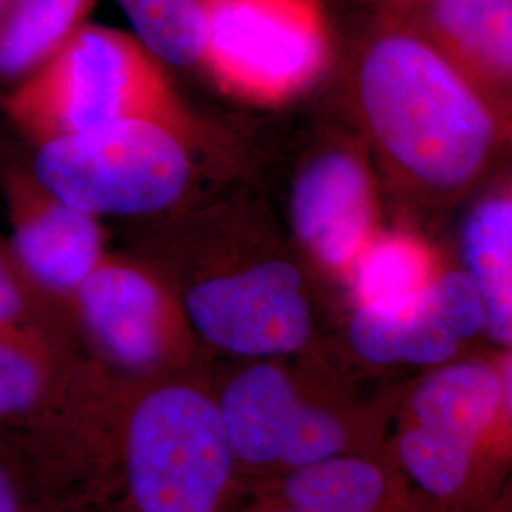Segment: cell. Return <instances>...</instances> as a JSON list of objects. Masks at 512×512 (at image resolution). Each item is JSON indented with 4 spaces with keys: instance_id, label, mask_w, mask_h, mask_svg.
<instances>
[{
    "instance_id": "cell-1",
    "label": "cell",
    "mask_w": 512,
    "mask_h": 512,
    "mask_svg": "<svg viewBox=\"0 0 512 512\" xmlns=\"http://www.w3.org/2000/svg\"><path fill=\"white\" fill-rule=\"evenodd\" d=\"M361 103L385 152L416 179L456 188L482 169L494 122L458 71L420 38L376 42L361 67Z\"/></svg>"
},
{
    "instance_id": "cell-2",
    "label": "cell",
    "mask_w": 512,
    "mask_h": 512,
    "mask_svg": "<svg viewBox=\"0 0 512 512\" xmlns=\"http://www.w3.org/2000/svg\"><path fill=\"white\" fill-rule=\"evenodd\" d=\"M156 57L126 33L82 25L12 97V114L42 141L126 118L165 124Z\"/></svg>"
},
{
    "instance_id": "cell-3",
    "label": "cell",
    "mask_w": 512,
    "mask_h": 512,
    "mask_svg": "<svg viewBox=\"0 0 512 512\" xmlns=\"http://www.w3.org/2000/svg\"><path fill=\"white\" fill-rule=\"evenodd\" d=\"M183 145L165 124L126 118L44 141L40 184L88 215H141L179 200L188 183Z\"/></svg>"
},
{
    "instance_id": "cell-4",
    "label": "cell",
    "mask_w": 512,
    "mask_h": 512,
    "mask_svg": "<svg viewBox=\"0 0 512 512\" xmlns=\"http://www.w3.org/2000/svg\"><path fill=\"white\" fill-rule=\"evenodd\" d=\"M234 450L219 408L188 387L148 395L129 425L131 494L143 512H213Z\"/></svg>"
},
{
    "instance_id": "cell-5",
    "label": "cell",
    "mask_w": 512,
    "mask_h": 512,
    "mask_svg": "<svg viewBox=\"0 0 512 512\" xmlns=\"http://www.w3.org/2000/svg\"><path fill=\"white\" fill-rule=\"evenodd\" d=\"M327 35L317 0H205L203 55L251 92H289L323 65Z\"/></svg>"
},
{
    "instance_id": "cell-6",
    "label": "cell",
    "mask_w": 512,
    "mask_h": 512,
    "mask_svg": "<svg viewBox=\"0 0 512 512\" xmlns=\"http://www.w3.org/2000/svg\"><path fill=\"white\" fill-rule=\"evenodd\" d=\"M186 311L205 340L249 357L291 353L310 338L302 279L287 262H262L194 287Z\"/></svg>"
},
{
    "instance_id": "cell-7",
    "label": "cell",
    "mask_w": 512,
    "mask_h": 512,
    "mask_svg": "<svg viewBox=\"0 0 512 512\" xmlns=\"http://www.w3.org/2000/svg\"><path fill=\"white\" fill-rule=\"evenodd\" d=\"M219 412L234 454L249 463L300 469L336 456L346 442L340 421L300 403L289 378L272 365L243 370Z\"/></svg>"
},
{
    "instance_id": "cell-8",
    "label": "cell",
    "mask_w": 512,
    "mask_h": 512,
    "mask_svg": "<svg viewBox=\"0 0 512 512\" xmlns=\"http://www.w3.org/2000/svg\"><path fill=\"white\" fill-rule=\"evenodd\" d=\"M484 329V306L463 272L429 281L414 300L395 310L361 306L349 338L355 351L372 363L435 365L448 361L459 344Z\"/></svg>"
},
{
    "instance_id": "cell-9",
    "label": "cell",
    "mask_w": 512,
    "mask_h": 512,
    "mask_svg": "<svg viewBox=\"0 0 512 512\" xmlns=\"http://www.w3.org/2000/svg\"><path fill=\"white\" fill-rule=\"evenodd\" d=\"M370 211L365 167L346 152L319 156L294 184V230L329 266H344L365 249Z\"/></svg>"
},
{
    "instance_id": "cell-10",
    "label": "cell",
    "mask_w": 512,
    "mask_h": 512,
    "mask_svg": "<svg viewBox=\"0 0 512 512\" xmlns=\"http://www.w3.org/2000/svg\"><path fill=\"white\" fill-rule=\"evenodd\" d=\"M82 313L110 355L128 366L154 363L164 348L158 289L128 268H95L78 287Z\"/></svg>"
},
{
    "instance_id": "cell-11",
    "label": "cell",
    "mask_w": 512,
    "mask_h": 512,
    "mask_svg": "<svg viewBox=\"0 0 512 512\" xmlns=\"http://www.w3.org/2000/svg\"><path fill=\"white\" fill-rule=\"evenodd\" d=\"M16 247L38 281L76 289L97 268L101 234L92 215L54 200L19 226Z\"/></svg>"
},
{
    "instance_id": "cell-12",
    "label": "cell",
    "mask_w": 512,
    "mask_h": 512,
    "mask_svg": "<svg viewBox=\"0 0 512 512\" xmlns=\"http://www.w3.org/2000/svg\"><path fill=\"white\" fill-rule=\"evenodd\" d=\"M467 277L484 306V329L499 344L512 340V203L490 198L463 228Z\"/></svg>"
},
{
    "instance_id": "cell-13",
    "label": "cell",
    "mask_w": 512,
    "mask_h": 512,
    "mask_svg": "<svg viewBox=\"0 0 512 512\" xmlns=\"http://www.w3.org/2000/svg\"><path fill=\"white\" fill-rule=\"evenodd\" d=\"M503 403L505 376L484 363H461L442 368L421 385L412 408L423 427L473 446Z\"/></svg>"
},
{
    "instance_id": "cell-14",
    "label": "cell",
    "mask_w": 512,
    "mask_h": 512,
    "mask_svg": "<svg viewBox=\"0 0 512 512\" xmlns=\"http://www.w3.org/2000/svg\"><path fill=\"white\" fill-rule=\"evenodd\" d=\"M93 0H8L0 10V73L42 65L71 38Z\"/></svg>"
},
{
    "instance_id": "cell-15",
    "label": "cell",
    "mask_w": 512,
    "mask_h": 512,
    "mask_svg": "<svg viewBox=\"0 0 512 512\" xmlns=\"http://www.w3.org/2000/svg\"><path fill=\"white\" fill-rule=\"evenodd\" d=\"M433 27L452 50L490 73L512 65V0H435Z\"/></svg>"
},
{
    "instance_id": "cell-16",
    "label": "cell",
    "mask_w": 512,
    "mask_h": 512,
    "mask_svg": "<svg viewBox=\"0 0 512 512\" xmlns=\"http://www.w3.org/2000/svg\"><path fill=\"white\" fill-rule=\"evenodd\" d=\"M427 283L429 255L414 239H380L357 255L355 289L365 308H401L414 300Z\"/></svg>"
},
{
    "instance_id": "cell-17",
    "label": "cell",
    "mask_w": 512,
    "mask_h": 512,
    "mask_svg": "<svg viewBox=\"0 0 512 512\" xmlns=\"http://www.w3.org/2000/svg\"><path fill=\"white\" fill-rule=\"evenodd\" d=\"M384 494V476L363 459L327 458L294 471L287 482L293 507L370 512Z\"/></svg>"
},
{
    "instance_id": "cell-18",
    "label": "cell",
    "mask_w": 512,
    "mask_h": 512,
    "mask_svg": "<svg viewBox=\"0 0 512 512\" xmlns=\"http://www.w3.org/2000/svg\"><path fill=\"white\" fill-rule=\"evenodd\" d=\"M137 40L158 61L188 67L203 55L205 0H118Z\"/></svg>"
},
{
    "instance_id": "cell-19",
    "label": "cell",
    "mask_w": 512,
    "mask_h": 512,
    "mask_svg": "<svg viewBox=\"0 0 512 512\" xmlns=\"http://www.w3.org/2000/svg\"><path fill=\"white\" fill-rule=\"evenodd\" d=\"M473 446L423 425L410 429L399 446L406 471L435 495H450L463 484L471 465Z\"/></svg>"
},
{
    "instance_id": "cell-20",
    "label": "cell",
    "mask_w": 512,
    "mask_h": 512,
    "mask_svg": "<svg viewBox=\"0 0 512 512\" xmlns=\"http://www.w3.org/2000/svg\"><path fill=\"white\" fill-rule=\"evenodd\" d=\"M40 393V374L33 361L0 340V414L29 408Z\"/></svg>"
},
{
    "instance_id": "cell-21",
    "label": "cell",
    "mask_w": 512,
    "mask_h": 512,
    "mask_svg": "<svg viewBox=\"0 0 512 512\" xmlns=\"http://www.w3.org/2000/svg\"><path fill=\"white\" fill-rule=\"evenodd\" d=\"M19 311V294L12 281L0 268V323L16 317Z\"/></svg>"
},
{
    "instance_id": "cell-22",
    "label": "cell",
    "mask_w": 512,
    "mask_h": 512,
    "mask_svg": "<svg viewBox=\"0 0 512 512\" xmlns=\"http://www.w3.org/2000/svg\"><path fill=\"white\" fill-rule=\"evenodd\" d=\"M0 512H18V497L10 478L0 471Z\"/></svg>"
},
{
    "instance_id": "cell-23",
    "label": "cell",
    "mask_w": 512,
    "mask_h": 512,
    "mask_svg": "<svg viewBox=\"0 0 512 512\" xmlns=\"http://www.w3.org/2000/svg\"><path fill=\"white\" fill-rule=\"evenodd\" d=\"M287 512H325V511H313V509H300V507H293Z\"/></svg>"
},
{
    "instance_id": "cell-24",
    "label": "cell",
    "mask_w": 512,
    "mask_h": 512,
    "mask_svg": "<svg viewBox=\"0 0 512 512\" xmlns=\"http://www.w3.org/2000/svg\"><path fill=\"white\" fill-rule=\"evenodd\" d=\"M6 4H8V0H0V10H2Z\"/></svg>"
}]
</instances>
